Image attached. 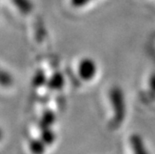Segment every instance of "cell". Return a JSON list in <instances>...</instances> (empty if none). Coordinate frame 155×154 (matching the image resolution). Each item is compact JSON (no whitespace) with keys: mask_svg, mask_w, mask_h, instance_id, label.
Instances as JSON below:
<instances>
[{"mask_svg":"<svg viewBox=\"0 0 155 154\" xmlns=\"http://www.w3.org/2000/svg\"><path fill=\"white\" fill-rule=\"evenodd\" d=\"M97 72V63L90 58H84L78 64V74L84 81L92 80Z\"/></svg>","mask_w":155,"mask_h":154,"instance_id":"cell-1","label":"cell"},{"mask_svg":"<svg viewBox=\"0 0 155 154\" xmlns=\"http://www.w3.org/2000/svg\"><path fill=\"white\" fill-rule=\"evenodd\" d=\"M56 121V115L52 110H48L42 114L40 121H39V127L40 129H46V128H51L53 123Z\"/></svg>","mask_w":155,"mask_h":154,"instance_id":"cell-2","label":"cell"},{"mask_svg":"<svg viewBox=\"0 0 155 154\" xmlns=\"http://www.w3.org/2000/svg\"><path fill=\"white\" fill-rule=\"evenodd\" d=\"M64 77L61 73L54 74L48 81V87L51 90H60L64 86Z\"/></svg>","mask_w":155,"mask_h":154,"instance_id":"cell-3","label":"cell"},{"mask_svg":"<svg viewBox=\"0 0 155 154\" xmlns=\"http://www.w3.org/2000/svg\"><path fill=\"white\" fill-rule=\"evenodd\" d=\"M12 3L22 14H30L34 10V4L31 0H12Z\"/></svg>","mask_w":155,"mask_h":154,"instance_id":"cell-4","label":"cell"},{"mask_svg":"<svg viewBox=\"0 0 155 154\" xmlns=\"http://www.w3.org/2000/svg\"><path fill=\"white\" fill-rule=\"evenodd\" d=\"M46 144L42 139H33L30 142L29 148L33 154H43L46 149Z\"/></svg>","mask_w":155,"mask_h":154,"instance_id":"cell-5","label":"cell"},{"mask_svg":"<svg viewBox=\"0 0 155 154\" xmlns=\"http://www.w3.org/2000/svg\"><path fill=\"white\" fill-rule=\"evenodd\" d=\"M55 133L51 128H46L41 130V139L45 142L46 145H51L55 141Z\"/></svg>","mask_w":155,"mask_h":154,"instance_id":"cell-6","label":"cell"},{"mask_svg":"<svg viewBox=\"0 0 155 154\" xmlns=\"http://www.w3.org/2000/svg\"><path fill=\"white\" fill-rule=\"evenodd\" d=\"M47 82V77H46V74L43 71H41V70H39V71H37L33 78V86L35 87H39L41 86L45 85Z\"/></svg>","mask_w":155,"mask_h":154,"instance_id":"cell-7","label":"cell"},{"mask_svg":"<svg viewBox=\"0 0 155 154\" xmlns=\"http://www.w3.org/2000/svg\"><path fill=\"white\" fill-rule=\"evenodd\" d=\"M12 82L13 80L11 75L0 68V85L3 87H9L12 85Z\"/></svg>","mask_w":155,"mask_h":154,"instance_id":"cell-8","label":"cell"},{"mask_svg":"<svg viewBox=\"0 0 155 154\" xmlns=\"http://www.w3.org/2000/svg\"><path fill=\"white\" fill-rule=\"evenodd\" d=\"M92 0H71V5L74 8H81L90 3Z\"/></svg>","mask_w":155,"mask_h":154,"instance_id":"cell-9","label":"cell"},{"mask_svg":"<svg viewBox=\"0 0 155 154\" xmlns=\"http://www.w3.org/2000/svg\"><path fill=\"white\" fill-rule=\"evenodd\" d=\"M3 138V131L1 130V128H0V140Z\"/></svg>","mask_w":155,"mask_h":154,"instance_id":"cell-10","label":"cell"}]
</instances>
